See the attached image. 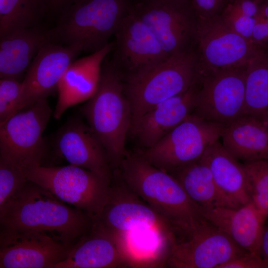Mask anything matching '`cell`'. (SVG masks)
<instances>
[{"label": "cell", "instance_id": "cell-3", "mask_svg": "<svg viewBox=\"0 0 268 268\" xmlns=\"http://www.w3.org/2000/svg\"><path fill=\"white\" fill-rule=\"evenodd\" d=\"M80 111L103 146L112 169H118L127 153L132 112L123 78L110 60L103 61L97 90Z\"/></svg>", "mask_w": 268, "mask_h": 268}, {"label": "cell", "instance_id": "cell-38", "mask_svg": "<svg viewBox=\"0 0 268 268\" xmlns=\"http://www.w3.org/2000/svg\"></svg>", "mask_w": 268, "mask_h": 268}, {"label": "cell", "instance_id": "cell-35", "mask_svg": "<svg viewBox=\"0 0 268 268\" xmlns=\"http://www.w3.org/2000/svg\"><path fill=\"white\" fill-rule=\"evenodd\" d=\"M79 0H42L47 13H57L61 15Z\"/></svg>", "mask_w": 268, "mask_h": 268}, {"label": "cell", "instance_id": "cell-2", "mask_svg": "<svg viewBox=\"0 0 268 268\" xmlns=\"http://www.w3.org/2000/svg\"><path fill=\"white\" fill-rule=\"evenodd\" d=\"M118 168L120 178L169 225L176 240L188 236L204 218L178 181L141 155L127 153Z\"/></svg>", "mask_w": 268, "mask_h": 268}, {"label": "cell", "instance_id": "cell-30", "mask_svg": "<svg viewBox=\"0 0 268 268\" xmlns=\"http://www.w3.org/2000/svg\"><path fill=\"white\" fill-rule=\"evenodd\" d=\"M22 82L13 78L0 80V125L17 112Z\"/></svg>", "mask_w": 268, "mask_h": 268}, {"label": "cell", "instance_id": "cell-25", "mask_svg": "<svg viewBox=\"0 0 268 268\" xmlns=\"http://www.w3.org/2000/svg\"><path fill=\"white\" fill-rule=\"evenodd\" d=\"M244 115L268 123V48H261L247 65Z\"/></svg>", "mask_w": 268, "mask_h": 268}, {"label": "cell", "instance_id": "cell-32", "mask_svg": "<svg viewBox=\"0 0 268 268\" xmlns=\"http://www.w3.org/2000/svg\"><path fill=\"white\" fill-rule=\"evenodd\" d=\"M252 41L260 48H268V0H259V10Z\"/></svg>", "mask_w": 268, "mask_h": 268}, {"label": "cell", "instance_id": "cell-21", "mask_svg": "<svg viewBox=\"0 0 268 268\" xmlns=\"http://www.w3.org/2000/svg\"><path fill=\"white\" fill-rule=\"evenodd\" d=\"M200 159L210 169L227 207L238 208L251 201L243 164L219 140L212 144Z\"/></svg>", "mask_w": 268, "mask_h": 268}, {"label": "cell", "instance_id": "cell-26", "mask_svg": "<svg viewBox=\"0 0 268 268\" xmlns=\"http://www.w3.org/2000/svg\"><path fill=\"white\" fill-rule=\"evenodd\" d=\"M171 174L178 181L189 197L200 208L226 206L210 169L200 159Z\"/></svg>", "mask_w": 268, "mask_h": 268}, {"label": "cell", "instance_id": "cell-5", "mask_svg": "<svg viewBox=\"0 0 268 268\" xmlns=\"http://www.w3.org/2000/svg\"><path fill=\"white\" fill-rule=\"evenodd\" d=\"M198 66L195 47L126 80L125 92L132 112L130 130L155 105L187 90L198 77Z\"/></svg>", "mask_w": 268, "mask_h": 268}, {"label": "cell", "instance_id": "cell-34", "mask_svg": "<svg viewBox=\"0 0 268 268\" xmlns=\"http://www.w3.org/2000/svg\"><path fill=\"white\" fill-rule=\"evenodd\" d=\"M219 268H268L261 254L246 252L223 265Z\"/></svg>", "mask_w": 268, "mask_h": 268}, {"label": "cell", "instance_id": "cell-13", "mask_svg": "<svg viewBox=\"0 0 268 268\" xmlns=\"http://www.w3.org/2000/svg\"><path fill=\"white\" fill-rule=\"evenodd\" d=\"M247 251L204 218L187 237L172 246L166 266L173 268H219Z\"/></svg>", "mask_w": 268, "mask_h": 268}, {"label": "cell", "instance_id": "cell-20", "mask_svg": "<svg viewBox=\"0 0 268 268\" xmlns=\"http://www.w3.org/2000/svg\"><path fill=\"white\" fill-rule=\"evenodd\" d=\"M203 217L227 235L237 245L260 254L266 217L252 201L238 208L216 206L201 208Z\"/></svg>", "mask_w": 268, "mask_h": 268}, {"label": "cell", "instance_id": "cell-31", "mask_svg": "<svg viewBox=\"0 0 268 268\" xmlns=\"http://www.w3.org/2000/svg\"><path fill=\"white\" fill-rule=\"evenodd\" d=\"M220 15L232 30L252 42V36L256 18L249 17L240 13L232 8L229 4Z\"/></svg>", "mask_w": 268, "mask_h": 268}, {"label": "cell", "instance_id": "cell-29", "mask_svg": "<svg viewBox=\"0 0 268 268\" xmlns=\"http://www.w3.org/2000/svg\"><path fill=\"white\" fill-rule=\"evenodd\" d=\"M27 180L23 169L0 159V209L14 197Z\"/></svg>", "mask_w": 268, "mask_h": 268}, {"label": "cell", "instance_id": "cell-9", "mask_svg": "<svg viewBox=\"0 0 268 268\" xmlns=\"http://www.w3.org/2000/svg\"><path fill=\"white\" fill-rule=\"evenodd\" d=\"M131 9L150 29L168 56L195 47L197 17L190 0L139 1Z\"/></svg>", "mask_w": 268, "mask_h": 268}, {"label": "cell", "instance_id": "cell-6", "mask_svg": "<svg viewBox=\"0 0 268 268\" xmlns=\"http://www.w3.org/2000/svg\"><path fill=\"white\" fill-rule=\"evenodd\" d=\"M26 178L64 202L88 214L94 220L107 200L112 180L70 164L60 167L37 165L25 170Z\"/></svg>", "mask_w": 268, "mask_h": 268}, {"label": "cell", "instance_id": "cell-37", "mask_svg": "<svg viewBox=\"0 0 268 268\" xmlns=\"http://www.w3.org/2000/svg\"><path fill=\"white\" fill-rule=\"evenodd\" d=\"M155 0H139V1H155Z\"/></svg>", "mask_w": 268, "mask_h": 268}, {"label": "cell", "instance_id": "cell-11", "mask_svg": "<svg viewBox=\"0 0 268 268\" xmlns=\"http://www.w3.org/2000/svg\"><path fill=\"white\" fill-rule=\"evenodd\" d=\"M248 64L199 75L194 114L226 125L244 115Z\"/></svg>", "mask_w": 268, "mask_h": 268}, {"label": "cell", "instance_id": "cell-8", "mask_svg": "<svg viewBox=\"0 0 268 268\" xmlns=\"http://www.w3.org/2000/svg\"><path fill=\"white\" fill-rule=\"evenodd\" d=\"M52 113L43 98L0 125V159L24 170L42 165L46 151L43 134Z\"/></svg>", "mask_w": 268, "mask_h": 268}, {"label": "cell", "instance_id": "cell-18", "mask_svg": "<svg viewBox=\"0 0 268 268\" xmlns=\"http://www.w3.org/2000/svg\"><path fill=\"white\" fill-rule=\"evenodd\" d=\"M200 87L198 78L186 91L168 98L145 113L131 130L149 148L193 113Z\"/></svg>", "mask_w": 268, "mask_h": 268}, {"label": "cell", "instance_id": "cell-28", "mask_svg": "<svg viewBox=\"0 0 268 268\" xmlns=\"http://www.w3.org/2000/svg\"><path fill=\"white\" fill-rule=\"evenodd\" d=\"M251 201L266 218L268 217V160L245 162Z\"/></svg>", "mask_w": 268, "mask_h": 268}, {"label": "cell", "instance_id": "cell-4", "mask_svg": "<svg viewBox=\"0 0 268 268\" xmlns=\"http://www.w3.org/2000/svg\"><path fill=\"white\" fill-rule=\"evenodd\" d=\"M131 0H79L59 15L48 33L52 42L97 52L109 42L128 12Z\"/></svg>", "mask_w": 268, "mask_h": 268}, {"label": "cell", "instance_id": "cell-12", "mask_svg": "<svg viewBox=\"0 0 268 268\" xmlns=\"http://www.w3.org/2000/svg\"><path fill=\"white\" fill-rule=\"evenodd\" d=\"M114 35L113 57L110 61L126 80L169 57L152 31L131 7Z\"/></svg>", "mask_w": 268, "mask_h": 268}, {"label": "cell", "instance_id": "cell-17", "mask_svg": "<svg viewBox=\"0 0 268 268\" xmlns=\"http://www.w3.org/2000/svg\"><path fill=\"white\" fill-rule=\"evenodd\" d=\"M55 146L70 164L112 179V169L103 146L89 125L79 117L70 118L59 129Z\"/></svg>", "mask_w": 268, "mask_h": 268}, {"label": "cell", "instance_id": "cell-1", "mask_svg": "<svg viewBox=\"0 0 268 268\" xmlns=\"http://www.w3.org/2000/svg\"><path fill=\"white\" fill-rule=\"evenodd\" d=\"M93 224L94 220L88 214L68 206L29 180L0 209V231L43 233L70 248Z\"/></svg>", "mask_w": 268, "mask_h": 268}, {"label": "cell", "instance_id": "cell-16", "mask_svg": "<svg viewBox=\"0 0 268 268\" xmlns=\"http://www.w3.org/2000/svg\"><path fill=\"white\" fill-rule=\"evenodd\" d=\"M119 179L112 177L106 203L94 220L96 224L113 235L143 227L172 230L147 203Z\"/></svg>", "mask_w": 268, "mask_h": 268}, {"label": "cell", "instance_id": "cell-10", "mask_svg": "<svg viewBox=\"0 0 268 268\" xmlns=\"http://www.w3.org/2000/svg\"><path fill=\"white\" fill-rule=\"evenodd\" d=\"M195 47L200 75L247 64L261 49L232 30L220 15L197 18Z\"/></svg>", "mask_w": 268, "mask_h": 268}, {"label": "cell", "instance_id": "cell-36", "mask_svg": "<svg viewBox=\"0 0 268 268\" xmlns=\"http://www.w3.org/2000/svg\"><path fill=\"white\" fill-rule=\"evenodd\" d=\"M260 252L261 256L268 267V227H264L261 242Z\"/></svg>", "mask_w": 268, "mask_h": 268}, {"label": "cell", "instance_id": "cell-19", "mask_svg": "<svg viewBox=\"0 0 268 268\" xmlns=\"http://www.w3.org/2000/svg\"><path fill=\"white\" fill-rule=\"evenodd\" d=\"M114 43L102 49L74 61L61 79L58 88V100L53 112L60 118L69 107L89 100L98 86L102 65L112 51Z\"/></svg>", "mask_w": 268, "mask_h": 268}, {"label": "cell", "instance_id": "cell-23", "mask_svg": "<svg viewBox=\"0 0 268 268\" xmlns=\"http://www.w3.org/2000/svg\"><path fill=\"white\" fill-rule=\"evenodd\" d=\"M52 42L48 30L39 26L21 29L0 37V78L19 80L39 50Z\"/></svg>", "mask_w": 268, "mask_h": 268}, {"label": "cell", "instance_id": "cell-14", "mask_svg": "<svg viewBox=\"0 0 268 268\" xmlns=\"http://www.w3.org/2000/svg\"><path fill=\"white\" fill-rule=\"evenodd\" d=\"M82 51L78 46L52 42L45 44L34 58L22 81L17 113L40 99L47 98L57 89L67 70Z\"/></svg>", "mask_w": 268, "mask_h": 268}, {"label": "cell", "instance_id": "cell-15", "mask_svg": "<svg viewBox=\"0 0 268 268\" xmlns=\"http://www.w3.org/2000/svg\"><path fill=\"white\" fill-rule=\"evenodd\" d=\"M72 248L35 231H0V268H55Z\"/></svg>", "mask_w": 268, "mask_h": 268}, {"label": "cell", "instance_id": "cell-33", "mask_svg": "<svg viewBox=\"0 0 268 268\" xmlns=\"http://www.w3.org/2000/svg\"><path fill=\"white\" fill-rule=\"evenodd\" d=\"M198 19L220 15L231 0H190Z\"/></svg>", "mask_w": 268, "mask_h": 268}, {"label": "cell", "instance_id": "cell-24", "mask_svg": "<svg viewBox=\"0 0 268 268\" xmlns=\"http://www.w3.org/2000/svg\"><path fill=\"white\" fill-rule=\"evenodd\" d=\"M224 147L237 159L268 160V124L244 115L224 126Z\"/></svg>", "mask_w": 268, "mask_h": 268}, {"label": "cell", "instance_id": "cell-7", "mask_svg": "<svg viewBox=\"0 0 268 268\" xmlns=\"http://www.w3.org/2000/svg\"><path fill=\"white\" fill-rule=\"evenodd\" d=\"M224 125L192 114L141 156L170 174L199 160L220 138Z\"/></svg>", "mask_w": 268, "mask_h": 268}, {"label": "cell", "instance_id": "cell-22", "mask_svg": "<svg viewBox=\"0 0 268 268\" xmlns=\"http://www.w3.org/2000/svg\"><path fill=\"white\" fill-rule=\"evenodd\" d=\"M128 268L115 236L94 223L55 268Z\"/></svg>", "mask_w": 268, "mask_h": 268}, {"label": "cell", "instance_id": "cell-27", "mask_svg": "<svg viewBox=\"0 0 268 268\" xmlns=\"http://www.w3.org/2000/svg\"><path fill=\"white\" fill-rule=\"evenodd\" d=\"M47 11L42 0H0V37L39 26Z\"/></svg>", "mask_w": 268, "mask_h": 268}]
</instances>
